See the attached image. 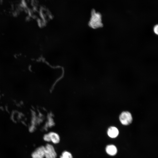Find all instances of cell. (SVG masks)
Returning <instances> with one entry per match:
<instances>
[{"instance_id":"cell-5","label":"cell","mask_w":158,"mask_h":158,"mask_svg":"<svg viewBox=\"0 0 158 158\" xmlns=\"http://www.w3.org/2000/svg\"><path fill=\"white\" fill-rule=\"evenodd\" d=\"M32 158H44L45 157V147L41 146L37 148L32 154Z\"/></svg>"},{"instance_id":"cell-9","label":"cell","mask_w":158,"mask_h":158,"mask_svg":"<svg viewBox=\"0 0 158 158\" xmlns=\"http://www.w3.org/2000/svg\"><path fill=\"white\" fill-rule=\"evenodd\" d=\"M153 31L154 33L156 35H158V25H157L154 26L153 28Z\"/></svg>"},{"instance_id":"cell-7","label":"cell","mask_w":158,"mask_h":158,"mask_svg":"<svg viewBox=\"0 0 158 158\" xmlns=\"http://www.w3.org/2000/svg\"><path fill=\"white\" fill-rule=\"evenodd\" d=\"M106 150L107 153L111 156L115 155L117 152L116 147L113 145H107L106 147Z\"/></svg>"},{"instance_id":"cell-1","label":"cell","mask_w":158,"mask_h":158,"mask_svg":"<svg viewBox=\"0 0 158 158\" xmlns=\"http://www.w3.org/2000/svg\"><path fill=\"white\" fill-rule=\"evenodd\" d=\"M90 24L94 28L102 27L103 24L102 23V16L100 13L96 12L94 10H92Z\"/></svg>"},{"instance_id":"cell-4","label":"cell","mask_w":158,"mask_h":158,"mask_svg":"<svg viewBox=\"0 0 158 158\" xmlns=\"http://www.w3.org/2000/svg\"><path fill=\"white\" fill-rule=\"evenodd\" d=\"M45 147V157L46 158H56L57 154L54 147L47 144Z\"/></svg>"},{"instance_id":"cell-2","label":"cell","mask_w":158,"mask_h":158,"mask_svg":"<svg viewBox=\"0 0 158 158\" xmlns=\"http://www.w3.org/2000/svg\"><path fill=\"white\" fill-rule=\"evenodd\" d=\"M119 119L121 123L124 125L130 124L133 120L131 114L128 111L123 112L120 115Z\"/></svg>"},{"instance_id":"cell-8","label":"cell","mask_w":158,"mask_h":158,"mask_svg":"<svg viewBox=\"0 0 158 158\" xmlns=\"http://www.w3.org/2000/svg\"><path fill=\"white\" fill-rule=\"evenodd\" d=\"M60 158H73L72 154L67 151L63 152L60 157Z\"/></svg>"},{"instance_id":"cell-3","label":"cell","mask_w":158,"mask_h":158,"mask_svg":"<svg viewBox=\"0 0 158 158\" xmlns=\"http://www.w3.org/2000/svg\"><path fill=\"white\" fill-rule=\"evenodd\" d=\"M44 140L46 141L52 142L54 144H57L59 142L60 140L59 135L54 132H50L45 134L43 137Z\"/></svg>"},{"instance_id":"cell-6","label":"cell","mask_w":158,"mask_h":158,"mask_svg":"<svg viewBox=\"0 0 158 158\" xmlns=\"http://www.w3.org/2000/svg\"><path fill=\"white\" fill-rule=\"evenodd\" d=\"M118 130L115 127L111 126L108 128L107 134L111 138L116 137L118 135Z\"/></svg>"}]
</instances>
